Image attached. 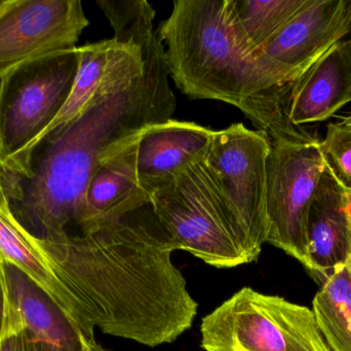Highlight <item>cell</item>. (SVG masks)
<instances>
[{
	"label": "cell",
	"instance_id": "1",
	"mask_svg": "<svg viewBox=\"0 0 351 351\" xmlns=\"http://www.w3.org/2000/svg\"><path fill=\"white\" fill-rule=\"evenodd\" d=\"M36 242L67 291L72 319L90 339L98 328L156 348L191 328L198 305L173 264L177 245L152 202Z\"/></svg>",
	"mask_w": 351,
	"mask_h": 351
},
{
	"label": "cell",
	"instance_id": "2",
	"mask_svg": "<svg viewBox=\"0 0 351 351\" xmlns=\"http://www.w3.org/2000/svg\"><path fill=\"white\" fill-rule=\"evenodd\" d=\"M167 64L182 93L243 107L278 88L241 32L232 0H176L160 23Z\"/></svg>",
	"mask_w": 351,
	"mask_h": 351
},
{
	"label": "cell",
	"instance_id": "3",
	"mask_svg": "<svg viewBox=\"0 0 351 351\" xmlns=\"http://www.w3.org/2000/svg\"><path fill=\"white\" fill-rule=\"evenodd\" d=\"M150 202L178 249L217 268L247 264L234 220L204 160L154 191Z\"/></svg>",
	"mask_w": 351,
	"mask_h": 351
},
{
	"label": "cell",
	"instance_id": "4",
	"mask_svg": "<svg viewBox=\"0 0 351 351\" xmlns=\"http://www.w3.org/2000/svg\"><path fill=\"white\" fill-rule=\"evenodd\" d=\"M206 351H332L313 310L243 288L202 319Z\"/></svg>",
	"mask_w": 351,
	"mask_h": 351
},
{
	"label": "cell",
	"instance_id": "5",
	"mask_svg": "<svg viewBox=\"0 0 351 351\" xmlns=\"http://www.w3.org/2000/svg\"><path fill=\"white\" fill-rule=\"evenodd\" d=\"M80 64L78 47L25 62L0 78V167H10L67 102Z\"/></svg>",
	"mask_w": 351,
	"mask_h": 351
},
{
	"label": "cell",
	"instance_id": "6",
	"mask_svg": "<svg viewBox=\"0 0 351 351\" xmlns=\"http://www.w3.org/2000/svg\"><path fill=\"white\" fill-rule=\"evenodd\" d=\"M270 138L261 130L232 124L214 131L204 162L237 227L247 263L266 243V179Z\"/></svg>",
	"mask_w": 351,
	"mask_h": 351
},
{
	"label": "cell",
	"instance_id": "7",
	"mask_svg": "<svg viewBox=\"0 0 351 351\" xmlns=\"http://www.w3.org/2000/svg\"><path fill=\"white\" fill-rule=\"evenodd\" d=\"M319 142L270 138L266 169V242L298 260L306 269L307 216L326 167Z\"/></svg>",
	"mask_w": 351,
	"mask_h": 351
},
{
	"label": "cell",
	"instance_id": "8",
	"mask_svg": "<svg viewBox=\"0 0 351 351\" xmlns=\"http://www.w3.org/2000/svg\"><path fill=\"white\" fill-rule=\"evenodd\" d=\"M88 24L80 0H0V78L25 62L75 49Z\"/></svg>",
	"mask_w": 351,
	"mask_h": 351
},
{
	"label": "cell",
	"instance_id": "9",
	"mask_svg": "<svg viewBox=\"0 0 351 351\" xmlns=\"http://www.w3.org/2000/svg\"><path fill=\"white\" fill-rule=\"evenodd\" d=\"M350 23L351 0H313L255 53L280 88L343 39Z\"/></svg>",
	"mask_w": 351,
	"mask_h": 351
},
{
	"label": "cell",
	"instance_id": "10",
	"mask_svg": "<svg viewBox=\"0 0 351 351\" xmlns=\"http://www.w3.org/2000/svg\"><path fill=\"white\" fill-rule=\"evenodd\" d=\"M5 309L1 336L22 333L47 351H88L97 343L22 270L2 262Z\"/></svg>",
	"mask_w": 351,
	"mask_h": 351
},
{
	"label": "cell",
	"instance_id": "11",
	"mask_svg": "<svg viewBox=\"0 0 351 351\" xmlns=\"http://www.w3.org/2000/svg\"><path fill=\"white\" fill-rule=\"evenodd\" d=\"M350 101L351 47L344 37L287 86L285 111L303 127L330 119Z\"/></svg>",
	"mask_w": 351,
	"mask_h": 351
},
{
	"label": "cell",
	"instance_id": "12",
	"mask_svg": "<svg viewBox=\"0 0 351 351\" xmlns=\"http://www.w3.org/2000/svg\"><path fill=\"white\" fill-rule=\"evenodd\" d=\"M308 271L322 284L351 258V216L346 189L326 164L306 224Z\"/></svg>",
	"mask_w": 351,
	"mask_h": 351
},
{
	"label": "cell",
	"instance_id": "13",
	"mask_svg": "<svg viewBox=\"0 0 351 351\" xmlns=\"http://www.w3.org/2000/svg\"><path fill=\"white\" fill-rule=\"evenodd\" d=\"M214 131L191 122L169 120L148 128L138 144L140 187L152 195L180 172L204 160Z\"/></svg>",
	"mask_w": 351,
	"mask_h": 351
},
{
	"label": "cell",
	"instance_id": "14",
	"mask_svg": "<svg viewBox=\"0 0 351 351\" xmlns=\"http://www.w3.org/2000/svg\"><path fill=\"white\" fill-rule=\"evenodd\" d=\"M78 54L80 64L77 74L67 102L53 123L16 163L51 130L75 119L101 89L107 84L136 76L144 67L141 47L136 45L133 41L104 39L78 47Z\"/></svg>",
	"mask_w": 351,
	"mask_h": 351
},
{
	"label": "cell",
	"instance_id": "15",
	"mask_svg": "<svg viewBox=\"0 0 351 351\" xmlns=\"http://www.w3.org/2000/svg\"><path fill=\"white\" fill-rule=\"evenodd\" d=\"M140 137L98 165L86 187L82 218L74 232L149 203V195L140 187L138 179Z\"/></svg>",
	"mask_w": 351,
	"mask_h": 351
},
{
	"label": "cell",
	"instance_id": "16",
	"mask_svg": "<svg viewBox=\"0 0 351 351\" xmlns=\"http://www.w3.org/2000/svg\"><path fill=\"white\" fill-rule=\"evenodd\" d=\"M0 257L2 261L12 264L34 280L72 319L67 291L53 273L36 239L18 224L1 200Z\"/></svg>",
	"mask_w": 351,
	"mask_h": 351
},
{
	"label": "cell",
	"instance_id": "17",
	"mask_svg": "<svg viewBox=\"0 0 351 351\" xmlns=\"http://www.w3.org/2000/svg\"><path fill=\"white\" fill-rule=\"evenodd\" d=\"M313 313L332 351H351V258L315 295Z\"/></svg>",
	"mask_w": 351,
	"mask_h": 351
},
{
	"label": "cell",
	"instance_id": "18",
	"mask_svg": "<svg viewBox=\"0 0 351 351\" xmlns=\"http://www.w3.org/2000/svg\"><path fill=\"white\" fill-rule=\"evenodd\" d=\"M313 0H232L233 12L250 47L257 51Z\"/></svg>",
	"mask_w": 351,
	"mask_h": 351
},
{
	"label": "cell",
	"instance_id": "19",
	"mask_svg": "<svg viewBox=\"0 0 351 351\" xmlns=\"http://www.w3.org/2000/svg\"><path fill=\"white\" fill-rule=\"evenodd\" d=\"M319 148L326 164L339 183L351 190V128L343 124H330Z\"/></svg>",
	"mask_w": 351,
	"mask_h": 351
},
{
	"label": "cell",
	"instance_id": "20",
	"mask_svg": "<svg viewBox=\"0 0 351 351\" xmlns=\"http://www.w3.org/2000/svg\"><path fill=\"white\" fill-rule=\"evenodd\" d=\"M0 351H26V343L23 334L1 336Z\"/></svg>",
	"mask_w": 351,
	"mask_h": 351
},
{
	"label": "cell",
	"instance_id": "21",
	"mask_svg": "<svg viewBox=\"0 0 351 351\" xmlns=\"http://www.w3.org/2000/svg\"><path fill=\"white\" fill-rule=\"evenodd\" d=\"M4 309H5V296H4L3 282L0 278V335L3 327Z\"/></svg>",
	"mask_w": 351,
	"mask_h": 351
},
{
	"label": "cell",
	"instance_id": "22",
	"mask_svg": "<svg viewBox=\"0 0 351 351\" xmlns=\"http://www.w3.org/2000/svg\"><path fill=\"white\" fill-rule=\"evenodd\" d=\"M25 338V337H24ZM25 343H26V351H47L45 348L41 346H36V344L30 343L25 339ZM88 351H109L103 348L102 346H99L98 343L95 344L94 346L90 348Z\"/></svg>",
	"mask_w": 351,
	"mask_h": 351
},
{
	"label": "cell",
	"instance_id": "23",
	"mask_svg": "<svg viewBox=\"0 0 351 351\" xmlns=\"http://www.w3.org/2000/svg\"><path fill=\"white\" fill-rule=\"evenodd\" d=\"M346 203H348V210L351 216V190H346Z\"/></svg>",
	"mask_w": 351,
	"mask_h": 351
},
{
	"label": "cell",
	"instance_id": "24",
	"mask_svg": "<svg viewBox=\"0 0 351 351\" xmlns=\"http://www.w3.org/2000/svg\"><path fill=\"white\" fill-rule=\"evenodd\" d=\"M342 124H343V125L348 126V127L351 128V115L350 117H346L344 121L342 122Z\"/></svg>",
	"mask_w": 351,
	"mask_h": 351
},
{
	"label": "cell",
	"instance_id": "25",
	"mask_svg": "<svg viewBox=\"0 0 351 351\" xmlns=\"http://www.w3.org/2000/svg\"><path fill=\"white\" fill-rule=\"evenodd\" d=\"M346 38L348 39V41H350V47H351V23H350V31H348V35H346Z\"/></svg>",
	"mask_w": 351,
	"mask_h": 351
},
{
	"label": "cell",
	"instance_id": "26",
	"mask_svg": "<svg viewBox=\"0 0 351 351\" xmlns=\"http://www.w3.org/2000/svg\"><path fill=\"white\" fill-rule=\"evenodd\" d=\"M2 259H1V257H0V278H1L2 280V268H1V266H2Z\"/></svg>",
	"mask_w": 351,
	"mask_h": 351
}]
</instances>
